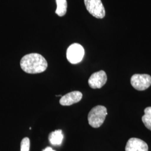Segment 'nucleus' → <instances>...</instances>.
Returning a JSON list of instances; mask_svg holds the SVG:
<instances>
[{
	"label": "nucleus",
	"mask_w": 151,
	"mask_h": 151,
	"mask_svg": "<svg viewBox=\"0 0 151 151\" xmlns=\"http://www.w3.org/2000/svg\"><path fill=\"white\" fill-rule=\"evenodd\" d=\"M20 67L22 70L27 73L37 74L46 70L48 67V63L41 54L30 53L22 58Z\"/></svg>",
	"instance_id": "1"
},
{
	"label": "nucleus",
	"mask_w": 151,
	"mask_h": 151,
	"mask_svg": "<svg viewBox=\"0 0 151 151\" xmlns=\"http://www.w3.org/2000/svg\"><path fill=\"white\" fill-rule=\"evenodd\" d=\"M108 115L107 109L102 105L92 108L88 115V124L92 128H97L102 125Z\"/></svg>",
	"instance_id": "2"
},
{
	"label": "nucleus",
	"mask_w": 151,
	"mask_h": 151,
	"mask_svg": "<svg viewBox=\"0 0 151 151\" xmlns=\"http://www.w3.org/2000/svg\"><path fill=\"white\" fill-rule=\"evenodd\" d=\"M85 54V50L80 44H71L67 50V58L71 64H77L81 62Z\"/></svg>",
	"instance_id": "3"
},
{
	"label": "nucleus",
	"mask_w": 151,
	"mask_h": 151,
	"mask_svg": "<svg viewBox=\"0 0 151 151\" xmlns=\"http://www.w3.org/2000/svg\"><path fill=\"white\" fill-rule=\"evenodd\" d=\"M87 10L97 19H103L105 16V10L101 0H84Z\"/></svg>",
	"instance_id": "4"
},
{
	"label": "nucleus",
	"mask_w": 151,
	"mask_h": 151,
	"mask_svg": "<svg viewBox=\"0 0 151 151\" xmlns=\"http://www.w3.org/2000/svg\"><path fill=\"white\" fill-rule=\"evenodd\" d=\"M130 83L135 90L144 91L151 85V76L147 74H135L132 76Z\"/></svg>",
	"instance_id": "5"
},
{
	"label": "nucleus",
	"mask_w": 151,
	"mask_h": 151,
	"mask_svg": "<svg viewBox=\"0 0 151 151\" xmlns=\"http://www.w3.org/2000/svg\"><path fill=\"white\" fill-rule=\"evenodd\" d=\"M107 81V75L105 71L100 70L92 74L88 79V83L93 89L100 88L105 85Z\"/></svg>",
	"instance_id": "6"
},
{
	"label": "nucleus",
	"mask_w": 151,
	"mask_h": 151,
	"mask_svg": "<svg viewBox=\"0 0 151 151\" xmlns=\"http://www.w3.org/2000/svg\"><path fill=\"white\" fill-rule=\"evenodd\" d=\"M125 151H148V146L142 139L132 138L127 143Z\"/></svg>",
	"instance_id": "7"
},
{
	"label": "nucleus",
	"mask_w": 151,
	"mask_h": 151,
	"mask_svg": "<svg viewBox=\"0 0 151 151\" xmlns=\"http://www.w3.org/2000/svg\"><path fill=\"white\" fill-rule=\"evenodd\" d=\"M82 98V93L78 91L70 92L60 98V104L63 106H70L78 103Z\"/></svg>",
	"instance_id": "8"
},
{
	"label": "nucleus",
	"mask_w": 151,
	"mask_h": 151,
	"mask_svg": "<svg viewBox=\"0 0 151 151\" xmlns=\"http://www.w3.org/2000/svg\"><path fill=\"white\" fill-rule=\"evenodd\" d=\"M63 139V134L62 130H56L50 133L49 135L50 143L53 146H60Z\"/></svg>",
	"instance_id": "9"
},
{
	"label": "nucleus",
	"mask_w": 151,
	"mask_h": 151,
	"mask_svg": "<svg viewBox=\"0 0 151 151\" xmlns=\"http://www.w3.org/2000/svg\"><path fill=\"white\" fill-rule=\"evenodd\" d=\"M57 9L55 13L59 16H63L65 15L67 9V0H56Z\"/></svg>",
	"instance_id": "10"
},
{
	"label": "nucleus",
	"mask_w": 151,
	"mask_h": 151,
	"mask_svg": "<svg viewBox=\"0 0 151 151\" xmlns=\"http://www.w3.org/2000/svg\"><path fill=\"white\" fill-rule=\"evenodd\" d=\"M144 112L145 115L142 117V122L146 128L151 130V106L146 108Z\"/></svg>",
	"instance_id": "11"
},
{
	"label": "nucleus",
	"mask_w": 151,
	"mask_h": 151,
	"mask_svg": "<svg viewBox=\"0 0 151 151\" xmlns=\"http://www.w3.org/2000/svg\"><path fill=\"white\" fill-rule=\"evenodd\" d=\"M30 146V139L27 137L23 138L21 142V151H29Z\"/></svg>",
	"instance_id": "12"
},
{
	"label": "nucleus",
	"mask_w": 151,
	"mask_h": 151,
	"mask_svg": "<svg viewBox=\"0 0 151 151\" xmlns=\"http://www.w3.org/2000/svg\"><path fill=\"white\" fill-rule=\"evenodd\" d=\"M43 151H55L53 150L51 147H47V148H45L44 150H43Z\"/></svg>",
	"instance_id": "13"
}]
</instances>
